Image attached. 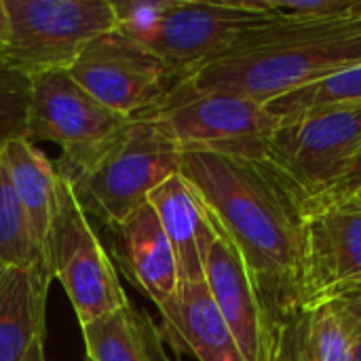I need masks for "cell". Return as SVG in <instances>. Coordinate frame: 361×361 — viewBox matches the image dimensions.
<instances>
[{
	"label": "cell",
	"mask_w": 361,
	"mask_h": 361,
	"mask_svg": "<svg viewBox=\"0 0 361 361\" xmlns=\"http://www.w3.org/2000/svg\"><path fill=\"white\" fill-rule=\"evenodd\" d=\"M180 173L239 252L275 336L302 313L307 195L269 159L184 150Z\"/></svg>",
	"instance_id": "1"
},
{
	"label": "cell",
	"mask_w": 361,
	"mask_h": 361,
	"mask_svg": "<svg viewBox=\"0 0 361 361\" xmlns=\"http://www.w3.org/2000/svg\"><path fill=\"white\" fill-rule=\"evenodd\" d=\"M361 63V21L275 19L247 34L228 55L188 76L199 89L269 104L290 91Z\"/></svg>",
	"instance_id": "2"
},
{
	"label": "cell",
	"mask_w": 361,
	"mask_h": 361,
	"mask_svg": "<svg viewBox=\"0 0 361 361\" xmlns=\"http://www.w3.org/2000/svg\"><path fill=\"white\" fill-rule=\"evenodd\" d=\"M53 163L85 214L110 226L148 203L154 188L180 173L182 148L157 118L137 114L89 152Z\"/></svg>",
	"instance_id": "3"
},
{
	"label": "cell",
	"mask_w": 361,
	"mask_h": 361,
	"mask_svg": "<svg viewBox=\"0 0 361 361\" xmlns=\"http://www.w3.org/2000/svg\"><path fill=\"white\" fill-rule=\"evenodd\" d=\"M184 150L237 159H267L269 140L279 118L245 95L199 89L190 78L178 80L150 110Z\"/></svg>",
	"instance_id": "4"
},
{
	"label": "cell",
	"mask_w": 361,
	"mask_h": 361,
	"mask_svg": "<svg viewBox=\"0 0 361 361\" xmlns=\"http://www.w3.org/2000/svg\"><path fill=\"white\" fill-rule=\"evenodd\" d=\"M279 17L258 0H159L152 23L133 38L152 51L180 80L228 55L247 34Z\"/></svg>",
	"instance_id": "5"
},
{
	"label": "cell",
	"mask_w": 361,
	"mask_h": 361,
	"mask_svg": "<svg viewBox=\"0 0 361 361\" xmlns=\"http://www.w3.org/2000/svg\"><path fill=\"white\" fill-rule=\"evenodd\" d=\"M44 260L51 277L57 279L68 294L80 326L129 302L108 250L99 241L70 182L61 176Z\"/></svg>",
	"instance_id": "6"
},
{
	"label": "cell",
	"mask_w": 361,
	"mask_h": 361,
	"mask_svg": "<svg viewBox=\"0 0 361 361\" xmlns=\"http://www.w3.org/2000/svg\"><path fill=\"white\" fill-rule=\"evenodd\" d=\"M11 40L2 57L27 76L68 70L82 49L116 27L110 0H6Z\"/></svg>",
	"instance_id": "7"
},
{
	"label": "cell",
	"mask_w": 361,
	"mask_h": 361,
	"mask_svg": "<svg viewBox=\"0 0 361 361\" xmlns=\"http://www.w3.org/2000/svg\"><path fill=\"white\" fill-rule=\"evenodd\" d=\"M360 146L361 106H336L279 118L269 140L267 159L309 201L338 180Z\"/></svg>",
	"instance_id": "8"
},
{
	"label": "cell",
	"mask_w": 361,
	"mask_h": 361,
	"mask_svg": "<svg viewBox=\"0 0 361 361\" xmlns=\"http://www.w3.org/2000/svg\"><path fill=\"white\" fill-rule=\"evenodd\" d=\"M68 72L99 104L123 116L154 108L180 80L152 51L118 30L91 40Z\"/></svg>",
	"instance_id": "9"
},
{
	"label": "cell",
	"mask_w": 361,
	"mask_h": 361,
	"mask_svg": "<svg viewBox=\"0 0 361 361\" xmlns=\"http://www.w3.org/2000/svg\"><path fill=\"white\" fill-rule=\"evenodd\" d=\"M127 121L129 116L99 104L68 70L30 76L27 140L57 144L63 159L89 152Z\"/></svg>",
	"instance_id": "10"
},
{
	"label": "cell",
	"mask_w": 361,
	"mask_h": 361,
	"mask_svg": "<svg viewBox=\"0 0 361 361\" xmlns=\"http://www.w3.org/2000/svg\"><path fill=\"white\" fill-rule=\"evenodd\" d=\"M361 290V203H307L302 311Z\"/></svg>",
	"instance_id": "11"
},
{
	"label": "cell",
	"mask_w": 361,
	"mask_h": 361,
	"mask_svg": "<svg viewBox=\"0 0 361 361\" xmlns=\"http://www.w3.org/2000/svg\"><path fill=\"white\" fill-rule=\"evenodd\" d=\"M106 228L114 267L157 307L165 305L180 286V273L171 243L152 205L144 203Z\"/></svg>",
	"instance_id": "12"
},
{
	"label": "cell",
	"mask_w": 361,
	"mask_h": 361,
	"mask_svg": "<svg viewBox=\"0 0 361 361\" xmlns=\"http://www.w3.org/2000/svg\"><path fill=\"white\" fill-rule=\"evenodd\" d=\"M205 286L231 328L243 361H264L273 336H269L260 300L243 260L220 231L205 256Z\"/></svg>",
	"instance_id": "13"
},
{
	"label": "cell",
	"mask_w": 361,
	"mask_h": 361,
	"mask_svg": "<svg viewBox=\"0 0 361 361\" xmlns=\"http://www.w3.org/2000/svg\"><path fill=\"white\" fill-rule=\"evenodd\" d=\"M161 334L176 351L197 361H243L237 341L220 315L205 281H180L159 307Z\"/></svg>",
	"instance_id": "14"
},
{
	"label": "cell",
	"mask_w": 361,
	"mask_h": 361,
	"mask_svg": "<svg viewBox=\"0 0 361 361\" xmlns=\"http://www.w3.org/2000/svg\"><path fill=\"white\" fill-rule=\"evenodd\" d=\"M148 203L171 243L180 281H205V256L218 231L192 186L178 173L154 188Z\"/></svg>",
	"instance_id": "15"
},
{
	"label": "cell",
	"mask_w": 361,
	"mask_h": 361,
	"mask_svg": "<svg viewBox=\"0 0 361 361\" xmlns=\"http://www.w3.org/2000/svg\"><path fill=\"white\" fill-rule=\"evenodd\" d=\"M49 271L0 269V361H23L47 336Z\"/></svg>",
	"instance_id": "16"
},
{
	"label": "cell",
	"mask_w": 361,
	"mask_h": 361,
	"mask_svg": "<svg viewBox=\"0 0 361 361\" xmlns=\"http://www.w3.org/2000/svg\"><path fill=\"white\" fill-rule=\"evenodd\" d=\"M0 163L21 201L32 235L44 254L51 218L57 203L59 173L55 163L27 137H17L0 146Z\"/></svg>",
	"instance_id": "17"
},
{
	"label": "cell",
	"mask_w": 361,
	"mask_h": 361,
	"mask_svg": "<svg viewBox=\"0 0 361 361\" xmlns=\"http://www.w3.org/2000/svg\"><path fill=\"white\" fill-rule=\"evenodd\" d=\"M87 361H169L161 328L131 302L80 326Z\"/></svg>",
	"instance_id": "18"
},
{
	"label": "cell",
	"mask_w": 361,
	"mask_h": 361,
	"mask_svg": "<svg viewBox=\"0 0 361 361\" xmlns=\"http://www.w3.org/2000/svg\"><path fill=\"white\" fill-rule=\"evenodd\" d=\"M298 361H353L351 332L336 300L302 311L294 319Z\"/></svg>",
	"instance_id": "19"
},
{
	"label": "cell",
	"mask_w": 361,
	"mask_h": 361,
	"mask_svg": "<svg viewBox=\"0 0 361 361\" xmlns=\"http://www.w3.org/2000/svg\"><path fill=\"white\" fill-rule=\"evenodd\" d=\"M0 269L49 271L21 201L0 163Z\"/></svg>",
	"instance_id": "20"
},
{
	"label": "cell",
	"mask_w": 361,
	"mask_h": 361,
	"mask_svg": "<svg viewBox=\"0 0 361 361\" xmlns=\"http://www.w3.org/2000/svg\"><path fill=\"white\" fill-rule=\"evenodd\" d=\"M277 118L302 114L309 110L336 108V106H361V63L330 74L317 82L290 91L281 97L264 104Z\"/></svg>",
	"instance_id": "21"
},
{
	"label": "cell",
	"mask_w": 361,
	"mask_h": 361,
	"mask_svg": "<svg viewBox=\"0 0 361 361\" xmlns=\"http://www.w3.org/2000/svg\"><path fill=\"white\" fill-rule=\"evenodd\" d=\"M30 76L11 66L0 53V146L27 137Z\"/></svg>",
	"instance_id": "22"
},
{
	"label": "cell",
	"mask_w": 361,
	"mask_h": 361,
	"mask_svg": "<svg viewBox=\"0 0 361 361\" xmlns=\"http://www.w3.org/2000/svg\"><path fill=\"white\" fill-rule=\"evenodd\" d=\"M355 0H258V4L290 21H319V19H351V6Z\"/></svg>",
	"instance_id": "23"
},
{
	"label": "cell",
	"mask_w": 361,
	"mask_h": 361,
	"mask_svg": "<svg viewBox=\"0 0 361 361\" xmlns=\"http://www.w3.org/2000/svg\"><path fill=\"white\" fill-rule=\"evenodd\" d=\"M347 201H357L361 203V146L338 176V180L319 197L309 199L307 203L322 205V203H347Z\"/></svg>",
	"instance_id": "24"
},
{
	"label": "cell",
	"mask_w": 361,
	"mask_h": 361,
	"mask_svg": "<svg viewBox=\"0 0 361 361\" xmlns=\"http://www.w3.org/2000/svg\"><path fill=\"white\" fill-rule=\"evenodd\" d=\"M336 302L341 305V311H343L345 322L351 332L353 361H361V290L336 298Z\"/></svg>",
	"instance_id": "25"
},
{
	"label": "cell",
	"mask_w": 361,
	"mask_h": 361,
	"mask_svg": "<svg viewBox=\"0 0 361 361\" xmlns=\"http://www.w3.org/2000/svg\"><path fill=\"white\" fill-rule=\"evenodd\" d=\"M264 361H298L296 360V341H294V322L288 324L273 336L267 347Z\"/></svg>",
	"instance_id": "26"
},
{
	"label": "cell",
	"mask_w": 361,
	"mask_h": 361,
	"mask_svg": "<svg viewBox=\"0 0 361 361\" xmlns=\"http://www.w3.org/2000/svg\"><path fill=\"white\" fill-rule=\"evenodd\" d=\"M8 40H11V15H8L6 0H0V53L6 49Z\"/></svg>",
	"instance_id": "27"
},
{
	"label": "cell",
	"mask_w": 361,
	"mask_h": 361,
	"mask_svg": "<svg viewBox=\"0 0 361 361\" xmlns=\"http://www.w3.org/2000/svg\"><path fill=\"white\" fill-rule=\"evenodd\" d=\"M23 361H44V341L34 345V349L27 353V357Z\"/></svg>",
	"instance_id": "28"
}]
</instances>
